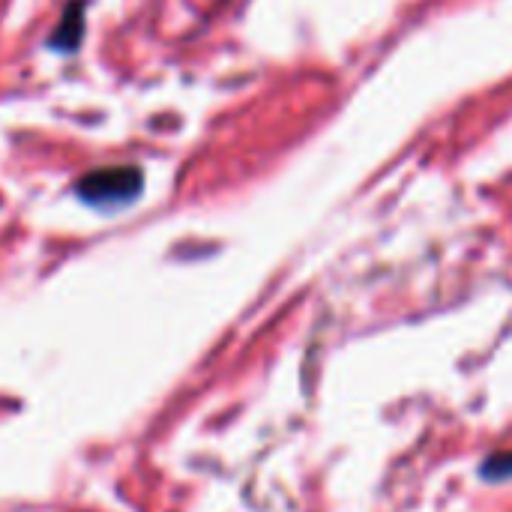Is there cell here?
<instances>
[{"instance_id":"cell-1","label":"cell","mask_w":512,"mask_h":512,"mask_svg":"<svg viewBox=\"0 0 512 512\" xmlns=\"http://www.w3.org/2000/svg\"><path fill=\"white\" fill-rule=\"evenodd\" d=\"M141 183L144 177L135 168H102V171H90L87 177H81L75 192L81 201L111 210V207H123L135 201L141 192Z\"/></svg>"},{"instance_id":"cell-2","label":"cell","mask_w":512,"mask_h":512,"mask_svg":"<svg viewBox=\"0 0 512 512\" xmlns=\"http://www.w3.org/2000/svg\"><path fill=\"white\" fill-rule=\"evenodd\" d=\"M483 474H486V477H495V480L512 477V453H501V456L489 459V462L483 465Z\"/></svg>"}]
</instances>
